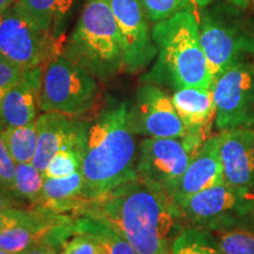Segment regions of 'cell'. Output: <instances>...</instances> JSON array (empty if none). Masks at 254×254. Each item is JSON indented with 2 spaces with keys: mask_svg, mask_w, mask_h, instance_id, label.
I'll list each match as a JSON object with an SVG mask.
<instances>
[{
  "mask_svg": "<svg viewBox=\"0 0 254 254\" xmlns=\"http://www.w3.org/2000/svg\"><path fill=\"white\" fill-rule=\"evenodd\" d=\"M77 215L109 225L138 254L166 252L183 228L172 200L138 178L90 200Z\"/></svg>",
  "mask_w": 254,
  "mask_h": 254,
  "instance_id": "1",
  "label": "cell"
},
{
  "mask_svg": "<svg viewBox=\"0 0 254 254\" xmlns=\"http://www.w3.org/2000/svg\"><path fill=\"white\" fill-rule=\"evenodd\" d=\"M134 135L125 101L107 105L91 120H84L81 173L88 200L138 178Z\"/></svg>",
  "mask_w": 254,
  "mask_h": 254,
  "instance_id": "2",
  "label": "cell"
},
{
  "mask_svg": "<svg viewBox=\"0 0 254 254\" xmlns=\"http://www.w3.org/2000/svg\"><path fill=\"white\" fill-rule=\"evenodd\" d=\"M157 62L142 81L184 87L212 88L213 77L200 43L199 21L193 11H183L155 23L151 30Z\"/></svg>",
  "mask_w": 254,
  "mask_h": 254,
  "instance_id": "3",
  "label": "cell"
},
{
  "mask_svg": "<svg viewBox=\"0 0 254 254\" xmlns=\"http://www.w3.org/2000/svg\"><path fill=\"white\" fill-rule=\"evenodd\" d=\"M62 55L99 80L125 71L122 36L111 0H87Z\"/></svg>",
  "mask_w": 254,
  "mask_h": 254,
  "instance_id": "4",
  "label": "cell"
},
{
  "mask_svg": "<svg viewBox=\"0 0 254 254\" xmlns=\"http://www.w3.org/2000/svg\"><path fill=\"white\" fill-rule=\"evenodd\" d=\"M98 92L97 78L59 53L44 66L38 106L41 112L78 117L94 106Z\"/></svg>",
  "mask_w": 254,
  "mask_h": 254,
  "instance_id": "5",
  "label": "cell"
},
{
  "mask_svg": "<svg viewBox=\"0 0 254 254\" xmlns=\"http://www.w3.org/2000/svg\"><path fill=\"white\" fill-rule=\"evenodd\" d=\"M200 43L213 80L234 64L254 57V34L220 7L200 12Z\"/></svg>",
  "mask_w": 254,
  "mask_h": 254,
  "instance_id": "6",
  "label": "cell"
},
{
  "mask_svg": "<svg viewBox=\"0 0 254 254\" xmlns=\"http://www.w3.org/2000/svg\"><path fill=\"white\" fill-rule=\"evenodd\" d=\"M174 205L183 227L211 231L238 218L254 214V194L222 182Z\"/></svg>",
  "mask_w": 254,
  "mask_h": 254,
  "instance_id": "7",
  "label": "cell"
},
{
  "mask_svg": "<svg viewBox=\"0 0 254 254\" xmlns=\"http://www.w3.org/2000/svg\"><path fill=\"white\" fill-rule=\"evenodd\" d=\"M0 53L30 69L44 67L62 49L55 34L41 30L13 4L0 12Z\"/></svg>",
  "mask_w": 254,
  "mask_h": 254,
  "instance_id": "8",
  "label": "cell"
},
{
  "mask_svg": "<svg viewBox=\"0 0 254 254\" xmlns=\"http://www.w3.org/2000/svg\"><path fill=\"white\" fill-rule=\"evenodd\" d=\"M215 126L219 132L252 127L254 122V62L234 64L213 80Z\"/></svg>",
  "mask_w": 254,
  "mask_h": 254,
  "instance_id": "9",
  "label": "cell"
},
{
  "mask_svg": "<svg viewBox=\"0 0 254 254\" xmlns=\"http://www.w3.org/2000/svg\"><path fill=\"white\" fill-rule=\"evenodd\" d=\"M194 155L183 138H146L139 145L136 176L171 199Z\"/></svg>",
  "mask_w": 254,
  "mask_h": 254,
  "instance_id": "10",
  "label": "cell"
},
{
  "mask_svg": "<svg viewBox=\"0 0 254 254\" xmlns=\"http://www.w3.org/2000/svg\"><path fill=\"white\" fill-rule=\"evenodd\" d=\"M129 125L135 135L147 138H184L186 129L172 98L153 84L144 82L129 107Z\"/></svg>",
  "mask_w": 254,
  "mask_h": 254,
  "instance_id": "11",
  "label": "cell"
},
{
  "mask_svg": "<svg viewBox=\"0 0 254 254\" xmlns=\"http://www.w3.org/2000/svg\"><path fill=\"white\" fill-rule=\"evenodd\" d=\"M111 5L124 49V64L127 73H138L147 67L158 55L148 19L140 0H111Z\"/></svg>",
  "mask_w": 254,
  "mask_h": 254,
  "instance_id": "12",
  "label": "cell"
},
{
  "mask_svg": "<svg viewBox=\"0 0 254 254\" xmlns=\"http://www.w3.org/2000/svg\"><path fill=\"white\" fill-rule=\"evenodd\" d=\"M178 116L185 126L184 140L193 153L199 152L209 138L215 120V105L212 88L184 87L174 90L172 97Z\"/></svg>",
  "mask_w": 254,
  "mask_h": 254,
  "instance_id": "13",
  "label": "cell"
},
{
  "mask_svg": "<svg viewBox=\"0 0 254 254\" xmlns=\"http://www.w3.org/2000/svg\"><path fill=\"white\" fill-rule=\"evenodd\" d=\"M219 135L224 182L254 194V131L238 127Z\"/></svg>",
  "mask_w": 254,
  "mask_h": 254,
  "instance_id": "14",
  "label": "cell"
},
{
  "mask_svg": "<svg viewBox=\"0 0 254 254\" xmlns=\"http://www.w3.org/2000/svg\"><path fill=\"white\" fill-rule=\"evenodd\" d=\"M224 182L220 158V135L209 136L193 157L174 189L171 200L176 204L179 200Z\"/></svg>",
  "mask_w": 254,
  "mask_h": 254,
  "instance_id": "15",
  "label": "cell"
},
{
  "mask_svg": "<svg viewBox=\"0 0 254 254\" xmlns=\"http://www.w3.org/2000/svg\"><path fill=\"white\" fill-rule=\"evenodd\" d=\"M43 71L44 67L24 69L21 80L4 95L0 101V125L4 128L36 122Z\"/></svg>",
  "mask_w": 254,
  "mask_h": 254,
  "instance_id": "16",
  "label": "cell"
},
{
  "mask_svg": "<svg viewBox=\"0 0 254 254\" xmlns=\"http://www.w3.org/2000/svg\"><path fill=\"white\" fill-rule=\"evenodd\" d=\"M80 120L63 113L44 112L37 118L38 147L32 164L41 173L55 155L77 132Z\"/></svg>",
  "mask_w": 254,
  "mask_h": 254,
  "instance_id": "17",
  "label": "cell"
},
{
  "mask_svg": "<svg viewBox=\"0 0 254 254\" xmlns=\"http://www.w3.org/2000/svg\"><path fill=\"white\" fill-rule=\"evenodd\" d=\"M88 201L80 170L67 177L45 178L40 201L36 208L57 214L66 212L78 214Z\"/></svg>",
  "mask_w": 254,
  "mask_h": 254,
  "instance_id": "18",
  "label": "cell"
},
{
  "mask_svg": "<svg viewBox=\"0 0 254 254\" xmlns=\"http://www.w3.org/2000/svg\"><path fill=\"white\" fill-rule=\"evenodd\" d=\"M66 238L77 233L93 239L105 254H138L131 244L109 225L93 218L77 215L66 225Z\"/></svg>",
  "mask_w": 254,
  "mask_h": 254,
  "instance_id": "19",
  "label": "cell"
},
{
  "mask_svg": "<svg viewBox=\"0 0 254 254\" xmlns=\"http://www.w3.org/2000/svg\"><path fill=\"white\" fill-rule=\"evenodd\" d=\"M222 254H254V214L208 231Z\"/></svg>",
  "mask_w": 254,
  "mask_h": 254,
  "instance_id": "20",
  "label": "cell"
},
{
  "mask_svg": "<svg viewBox=\"0 0 254 254\" xmlns=\"http://www.w3.org/2000/svg\"><path fill=\"white\" fill-rule=\"evenodd\" d=\"M72 4L73 0H15L14 2L37 26L51 33H53L52 28L63 20Z\"/></svg>",
  "mask_w": 254,
  "mask_h": 254,
  "instance_id": "21",
  "label": "cell"
},
{
  "mask_svg": "<svg viewBox=\"0 0 254 254\" xmlns=\"http://www.w3.org/2000/svg\"><path fill=\"white\" fill-rule=\"evenodd\" d=\"M2 138L15 164L32 163L38 147L37 120L26 126L2 127Z\"/></svg>",
  "mask_w": 254,
  "mask_h": 254,
  "instance_id": "22",
  "label": "cell"
},
{
  "mask_svg": "<svg viewBox=\"0 0 254 254\" xmlns=\"http://www.w3.org/2000/svg\"><path fill=\"white\" fill-rule=\"evenodd\" d=\"M44 180V173L32 163L15 164L14 183L9 192L20 202L36 208L41 198Z\"/></svg>",
  "mask_w": 254,
  "mask_h": 254,
  "instance_id": "23",
  "label": "cell"
},
{
  "mask_svg": "<svg viewBox=\"0 0 254 254\" xmlns=\"http://www.w3.org/2000/svg\"><path fill=\"white\" fill-rule=\"evenodd\" d=\"M171 254H222L211 232L185 226L170 246Z\"/></svg>",
  "mask_w": 254,
  "mask_h": 254,
  "instance_id": "24",
  "label": "cell"
},
{
  "mask_svg": "<svg viewBox=\"0 0 254 254\" xmlns=\"http://www.w3.org/2000/svg\"><path fill=\"white\" fill-rule=\"evenodd\" d=\"M152 23H159L183 11H193L195 0H140Z\"/></svg>",
  "mask_w": 254,
  "mask_h": 254,
  "instance_id": "25",
  "label": "cell"
},
{
  "mask_svg": "<svg viewBox=\"0 0 254 254\" xmlns=\"http://www.w3.org/2000/svg\"><path fill=\"white\" fill-rule=\"evenodd\" d=\"M59 254H105L101 247L91 238L73 233L63 241Z\"/></svg>",
  "mask_w": 254,
  "mask_h": 254,
  "instance_id": "26",
  "label": "cell"
},
{
  "mask_svg": "<svg viewBox=\"0 0 254 254\" xmlns=\"http://www.w3.org/2000/svg\"><path fill=\"white\" fill-rule=\"evenodd\" d=\"M24 68L0 53V101L4 95L21 80Z\"/></svg>",
  "mask_w": 254,
  "mask_h": 254,
  "instance_id": "27",
  "label": "cell"
},
{
  "mask_svg": "<svg viewBox=\"0 0 254 254\" xmlns=\"http://www.w3.org/2000/svg\"><path fill=\"white\" fill-rule=\"evenodd\" d=\"M15 163L2 138V126L0 125V189L11 190L14 183Z\"/></svg>",
  "mask_w": 254,
  "mask_h": 254,
  "instance_id": "28",
  "label": "cell"
},
{
  "mask_svg": "<svg viewBox=\"0 0 254 254\" xmlns=\"http://www.w3.org/2000/svg\"><path fill=\"white\" fill-rule=\"evenodd\" d=\"M36 208H9L0 212V233L8 227L28 220L33 215Z\"/></svg>",
  "mask_w": 254,
  "mask_h": 254,
  "instance_id": "29",
  "label": "cell"
},
{
  "mask_svg": "<svg viewBox=\"0 0 254 254\" xmlns=\"http://www.w3.org/2000/svg\"><path fill=\"white\" fill-rule=\"evenodd\" d=\"M9 208H26V205L15 199L9 190L0 189V212Z\"/></svg>",
  "mask_w": 254,
  "mask_h": 254,
  "instance_id": "30",
  "label": "cell"
},
{
  "mask_svg": "<svg viewBox=\"0 0 254 254\" xmlns=\"http://www.w3.org/2000/svg\"><path fill=\"white\" fill-rule=\"evenodd\" d=\"M50 246H51L50 244H47V243L40 244V245L33 247V249L27 251V252L24 254H47V251H49Z\"/></svg>",
  "mask_w": 254,
  "mask_h": 254,
  "instance_id": "31",
  "label": "cell"
},
{
  "mask_svg": "<svg viewBox=\"0 0 254 254\" xmlns=\"http://www.w3.org/2000/svg\"><path fill=\"white\" fill-rule=\"evenodd\" d=\"M227 4L232 6H236V7H239L241 9H247L246 8V1L245 0H225Z\"/></svg>",
  "mask_w": 254,
  "mask_h": 254,
  "instance_id": "32",
  "label": "cell"
},
{
  "mask_svg": "<svg viewBox=\"0 0 254 254\" xmlns=\"http://www.w3.org/2000/svg\"><path fill=\"white\" fill-rule=\"evenodd\" d=\"M15 2V0H0V12H4L5 9L11 7Z\"/></svg>",
  "mask_w": 254,
  "mask_h": 254,
  "instance_id": "33",
  "label": "cell"
},
{
  "mask_svg": "<svg viewBox=\"0 0 254 254\" xmlns=\"http://www.w3.org/2000/svg\"><path fill=\"white\" fill-rule=\"evenodd\" d=\"M246 1V8L252 9L254 12V0H245Z\"/></svg>",
  "mask_w": 254,
  "mask_h": 254,
  "instance_id": "34",
  "label": "cell"
},
{
  "mask_svg": "<svg viewBox=\"0 0 254 254\" xmlns=\"http://www.w3.org/2000/svg\"><path fill=\"white\" fill-rule=\"evenodd\" d=\"M47 254H58V252H57L55 247H53V246H50L49 251H47Z\"/></svg>",
  "mask_w": 254,
  "mask_h": 254,
  "instance_id": "35",
  "label": "cell"
},
{
  "mask_svg": "<svg viewBox=\"0 0 254 254\" xmlns=\"http://www.w3.org/2000/svg\"><path fill=\"white\" fill-rule=\"evenodd\" d=\"M0 254H12V253H9V252H7V251H4V250H0Z\"/></svg>",
  "mask_w": 254,
  "mask_h": 254,
  "instance_id": "36",
  "label": "cell"
},
{
  "mask_svg": "<svg viewBox=\"0 0 254 254\" xmlns=\"http://www.w3.org/2000/svg\"><path fill=\"white\" fill-rule=\"evenodd\" d=\"M163 254H171V253H170V250H168V251H166V252H164Z\"/></svg>",
  "mask_w": 254,
  "mask_h": 254,
  "instance_id": "37",
  "label": "cell"
},
{
  "mask_svg": "<svg viewBox=\"0 0 254 254\" xmlns=\"http://www.w3.org/2000/svg\"><path fill=\"white\" fill-rule=\"evenodd\" d=\"M251 128H252L253 131H254V122H253V124H252V127H251Z\"/></svg>",
  "mask_w": 254,
  "mask_h": 254,
  "instance_id": "38",
  "label": "cell"
}]
</instances>
